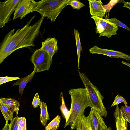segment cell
<instances>
[{"label": "cell", "instance_id": "cell-1", "mask_svg": "<svg viewBox=\"0 0 130 130\" xmlns=\"http://www.w3.org/2000/svg\"><path fill=\"white\" fill-rule=\"evenodd\" d=\"M36 15L22 28L11 30L6 34L0 46V64L4 59L16 50L24 47L35 46L34 41L39 35L41 26L45 18H41L34 24L30 25Z\"/></svg>", "mask_w": 130, "mask_h": 130}, {"label": "cell", "instance_id": "cell-2", "mask_svg": "<svg viewBox=\"0 0 130 130\" xmlns=\"http://www.w3.org/2000/svg\"><path fill=\"white\" fill-rule=\"evenodd\" d=\"M71 100L70 110L71 114L68 121L65 123V128L70 125L72 129L76 128L82 117L84 115L85 109L92 107L91 103L86 89L85 88H72L69 91Z\"/></svg>", "mask_w": 130, "mask_h": 130}, {"label": "cell", "instance_id": "cell-3", "mask_svg": "<svg viewBox=\"0 0 130 130\" xmlns=\"http://www.w3.org/2000/svg\"><path fill=\"white\" fill-rule=\"evenodd\" d=\"M70 0H42L39 1L34 11L54 22Z\"/></svg>", "mask_w": 130, "mask_h": 130}, {"label": "cell", "instance_id": "cell-4", "mask_svg": "<svg viewBox=\"0 0 130 130\" xmlns=\"http://www.w3.org/2000/svg\"><path fill=\"white\" fill-rule=\"evenodd\" d=\"M78 72V74L90 97L92 104L91 108L97 111L102 116L107 117L108 111L103 103L104 97L87 76L79 70Z\"/></svg>", "mask_w": 130, "mask_h": 130}, {"label": "cell", "instance_id": "cell-5", "mask_svg": "<svg viewBox=\"0 0 130 130\" xmlns=\"http://www.w3.org/2000/svg\"><path fill=\"white\" fill-rule=\"evenodd\" d=\"M30 61L34 65L36 72L49 70L52 62V58L47 53L40 48L34 52Z\"/></svg>", "mask_w": 130, "mask_h": 130}, {"label": "cell", "instance_id": "cell-6", "mask_svg": "<svg viewBox=\"0 0 130 130\" xmlns=\"http://www.w3.org/2000/svg\"><path fill=\"white\" fill-rule=\"evenodd\" d=\"M20 0H8L0 1V27L2 28L5 24L11 20L10 17L15 10Z\"/></svg>", "mask_w": 130, "mask_h": 130}, {"label": "cell", "instance_id": "cell-7", "mask_svg": "<svg viewBox=\"0 0 130 130\" xmlns=\"http://www.w3.org/2000/svg\"><path fill=\"white\" fill-rule=\"evenodd\" d=\"M38 2L34 0H20L13 14V20L20 17L21 19L30 12L34 11Z\"/></svg>", "mask_w": 130, "mask_h": 130}, {"label": "cell", "instance_id": "cell-8", "mask_svg": "<svg viewBox=\"0 0 130 130\" xmlns=\"http://www.w3.org/2000/svg\"><path fill=\"white\" fill-rule=\"evenodd\" d=\"M87 118L91 130H104L107 127L102 116L92 108Z\"/></svg>", "mask_w": 130, "mask_h": 130}, {"label": "cell", "instance_id": "cell-9", "mask_svg": "<svg viewBox=\"0 0 130 130\" xmlns=\"http://www.w3.org/2000/svg\"><path fill=\"white\" fill-rule=\"evenodd\" d=\"M90 53L92 54H99L106 55L112 58H122L127 60H130V56L122 52L118 51L100 48L94 45L89 49Z\"/></svg>", "mask_w": 130, "mask_h": 130}, {"label": "cell", "instance_id": "cell-10", "mask_svg": "<svg viewBox=\"0 0 130 130\" xmlns=\"http://www.w3.org/2000/svg\"><path fill=\"white\" fill-rule=\"evenodd\" d=\"M89 3L90 13L92 17L103 18L105 17L106 9L103 5L101 0H88Z\"/></svg>", "mask_w": 130, "mask_h": 130}, {"label": "cell", "instance_id": "cell-11", "mask_svg": "<svg viewBox=\"0 0 130 130\" xmlns=\"http://www.w3.org/2000/svg\"><path fill=\"white\" fill-rule=\"evenodd\" d=\"M100 23L103 26L104 30L99 37L106 36L110 38L113 35L117 34V31L118 30L119 27L116 24L109 21L107 19H104L98 17Z\"/></svg>", "mask_w": 130, "mask_h": 130}, {"label": "cell", "instance_id": "cell-12", "mask_svg": "<svg viewBox=\"0 0 130 130\" xmlns=\"http://www.w3.org/2000/svg\"><path fill=\"white\" fill-rule=\"evenodd\" d=\"M40 48L46 52L52 58L58 50L57 41L55 38H48L42 42Z\"/></svg>", "mask_w": 130, "mask_h": 130}, {"label": "cell", "instance_id": "cell-13", "mask_svg": "<svg viewBox=\"0 0 130 130\" xmlns=\"http://www.w3.org/2000/svg\"><path fill=\"white\" fill-rule=\"evenodd\" d=\"M117 130H128L127 121L123 116L121 109L117 105L113 113Z\"/></svg>", "mask_w": 130, "mask_h": 130}, {"label": "cell", "instance_id": "cell-14", "mask_svg": "<svg viewBox=\"0 0 130 130\" xmlns=\"http://www.w3.org/2000/svg\"><path fill=\"white\" fill-rule=\"evenodd\" d=\"M36 72V69L34 67L33 71L30 74L26 77L20 78L17 82L13 84V86L19 85V93L21 95L22 94L26 85L28 82L31 81Z\"/></svg>", "mask_w": 130, "mask_h": 130}, {"label": "cell", "instance_id": "cell-15", "mask_svg": "<svg viewBox=\"0 0 130 130\" xmlns=\"http://www.w3.org/2000/svg\"><path fill=\"white\" fill-rule=\"evenodd\" d=\"M0 109L6 123L8 122L9 120L11 121L13 118V115L14 111L6 105L0 99Z\"/></svg>", "mask_w": 130, "mask_h": 130}, {"label": "cell", "instance_id": "cell-16", "mask_svg": "<svg viewBox=\"0 0 130 130\" xmlns=\"http://www.w3.org/2000/svg\"><path fill=\"white\" fill-rule=\"evenodd\" d=\"M39 106L40 109V121L43 126H45L48 120L50 119L48 112L46 104L41 101Z\"/></svg>", "mask_w": 130, "mask_h": 130}, {"label": "cell", "instance_id": "cell-17", "mask_svg": "<svg viewBox=\"0 0 130 130\" xmlns=\"http://www.w3.org/2000/svg\"><path fill=\"white\" fill-rule=\"evenodd\" d=\"M0 99L6 105L15 112L17 115H18L20 106L19 102L12 98H1Z\"/></svg>", "mask_w": 130, "mask_h": 130}, {"label": "cell", "instance_id": "cell-18", "mask_svg": "<svg viewBox=\"0 0 130 130\" xmlns=\"http://www.w3.org/2000/svg\"><path fill=\"white\" fill-rule=\"evenodd\" d=\"M74 32L76 42L77 52L78 68L79 69H80V56L81 51H82L83 50L80 40L79 33L77 29H74Z\"/></svg>", "mask_w": 130, "mask_h": 130}, {"label": "cell", "instance_id": "cell-19", "mask_svg": "<svg viewBox=\"0 0 130 130\" xmlns=\"http://www.w3.org/2000/svg\"><path fill=\"white\" fill-rule=\"evenodd\" d=\"M76 128V130H91L87 117L84 115L82 117Z\"/></svg>", "mask_w": 130, "mask_h": 130}, {"label": "cell", "instance_id": "cell-20", "mask_svg": "<svg viewBox=\"0 0 130 130\" xmlns=\"http://www.w3.org/2000/svg\"><path fill=\"white\" fill-rule=\"evenodd\" d=\"M61 117L57 115L45 127V130H57L59 126Z\"/></svg>", "mask_w": 130, "mask_h": 130}, {"label": "cell", "instance_id": "cell-21", "mask_svg": "<svg viewBox=\"0 0 130 130\" xmlns=\"http://www.w3.org/2000/svg\"><path fill=\"white\" fill-rule=\"evenodd\" d=\"M60 94L62 104L60 107V109L65 119V123H66L69 118L71 114V112L70 110H68L65 105L62 93L61 92Z\"/></svg>", "mask_w": 130, "mask_h": 130}, {"label": "cell", "instance_id": "cell-22", "mask_svg": "<svg viewBox=\"0 0 130 130\" xmlns=\"http://www.w3.org/2000/svg\"><path fill=\"white\" fill-rule=\"evenodd\" d=\"M68 5H70L73 9L78 10L85 6L83 3L77 0H70L68 3Z\"/></svg>", "mask_w": 130, "mask_h": 130}, {"label": "cell", "instance_id": "cell-23", "mask_svg": "<svg viewBox=\"0 0 130 130\" xmlns=\"http://www.w3.org/2000/svg\"><path fill=\"white\" fill-rule=\"evenodd\" d=\"M120 109L124 117L130 124V106H122Z\"/></svg>", "mask_w": 130, "mask_h": 130}, {"label": "cell", "instance_id": "cell-24", "mask_svg": "<svg viewBox=\"0 0 130 130\" xmlns=\"http://www.w3.org/2000/svg\"><path fill=\"white\" fill-rule=\"evenodd\" d=\"M121 103H124L125 106H128L127 103L125 99L120 95H118L115 97V100L111 105V107L115 106L118 105L119 104Z\"/></svg>", "mask_w": 130, "mask_h": 130}, {"label": "cell", "instance_id": "cell-25", "mask_svg": "<svg viewBox=\"0 0 130 130\" xmlns=\"http://www.w3.org/2000/svg\"><path fill=\"white\" fill-rule=\"evenodd\" d=\"M107 20L110 22L116 24L118 27L124 28L130 31V28L128 27L115 18L110 19H107Z\"/></svg>", "mask_w": 130, "mask_h": 130}, {"label": "cell", "instance_id": "cell-26", "mask_svg": "<svg viewBox=\"0 0 130 130\" xmlns=\"http://www.w3.org/2000/svg\"><path fill=\"white\" fill-rule=\"evenodd\" d=\"M19 125L18 130H27L26 119L25 117H19L18 119Z\"/></svg>", "mask_w": 130, "mask_h": 130}, {"label": "cell", "instance_id": "cell-27", "mask_svg": "<svg viewBox=\"0 0 130 130\" xmlns=\"http://www.w3.org/2000/svg\"><path fill=\"white\" fill-rule=\"evenodd\" d=\"M19 118L18 116H16L10 121L9 130H18L19 126L18 119Z\"/></svg>", "mask_w": 130, "mask_h": 130}, {"label": "cell", "instance_id": "cell-28", "mask_svg": "<svg viewBox=\"0 0 130 130\" xmlns=\"http://www.w3.org/2000/svg\"><path fill=\"white\" fill-rule=\"evenodd\" d=\"M20 78L19 77H11L8 76L0 77V85L9 82L19 79Z\"/></svg>", "mask_w": 130, "mask_h": 130}, {"label": "cell", "instance_id": "cell-29", "mask_svg": "<svg viewBox=\"0 0 130 130\" xmlns=\"http://www.w3.org/2000/svg\"><path fill=\"white\" fill-rule=\"evenodd\" d=\"M41 102L38 93H37L34 96L32 105L34 108H36L39 105Z\"/></svg>", "mask_w": 130, "mask_h": 130}, {"label": "cell", "instance_id": "cell-30", "mask_svg": "<svg viewBox=\"0 0 130 130\" xmlns=\"http://www.w3.org/2000/svg\"><path fill=\"white\" fill-rule=\"evenodd\" d=\"M123 3V7L130 9V2H126L122 1Z\"/></svg>", "mask_w": 130, "mask_h": 130}, {"label": "cell", "instance_id": "cell-31", "mask_svg": "<svg viewBox=\"0 0 130 130\" xmlns=\"http://www.w3.org/2000/svg\"><path fill=\"white\" fill-rule=\"evenodd\" d=\"M10 124L8 122L6 123L5 124L2 130H9Z\"/></svg>", "mask_w": 130, "mask_h": 130}, {"label": "cell", "instance_id": "cell-32", "mask_svg": "<svg viewBox=\"0 0 130 130\" xmlns=\"http://www.w3.org/2000/svg\"><path fill=\"white\" fill-rule=\"evenodd\" d=\"M123 64H125L126 66H128V67H130V64L127 62H126L124 61H122L121 62Z\"/></svg>", "mask_w": 130, "mask_h": 130}, {"label": "cell", "instance_id": "cell-33", "mask_svg": "<svg viewBox=\"0 0 130 130\" xmlns=\"http://www.w3.org/2000/svg\"><path fill=\"white\" fill-rule=\"evenodd\" d=\"M111 128L110 127H107L104 130H111Z\"/></svg>", "mask_w": 130, "mask_h": 130}]
</instances>
